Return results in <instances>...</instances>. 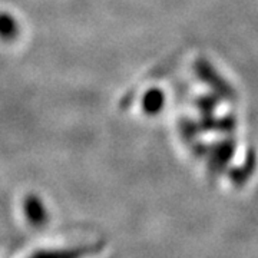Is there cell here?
<instances>
[{"instance_id":"obj_3","label":"cell","mask_w":258,"mask_h":258,"mask_svg":"<svg viewBox=\"0 0 258 258\" xmlns=\"http://www.w3.org/2000/svg\"><path fill=\"white\" fill-rule=\"evenodd\" d=\"M164 106V93L159 89H149L142 98V108L149 115H155Z\"/></svg>"},{"instance_id":"obj_1","label":"cell","mask_w":258,"mask_h":258,"mask_svg":"<svg viewBox=\"0 0 258 258\" xmlns=\"http://www.w3.org/2000/svg\"><path fill=\"white\" fill-rule=\"evenodd\" d=\"M20 33L19 22L8 12H0V39L5 42H13Z\"/></svg>"},{"instance_id":"obj_2","label":"cell","mask_w":258,"mask_h":258,"mask_svg":"<svg viewBox=\"0 0 258 258\" xmlns=\"http://www.w3.org/2000/svg\"><path fill=\"white\" fill-rule=\"evenodd\" d=\"M25 211L28 214L29 220L35 224H40L46 220V212L43 208V204L33 194L28 195L25 200Z\"/></svg>"}]
</instances>
